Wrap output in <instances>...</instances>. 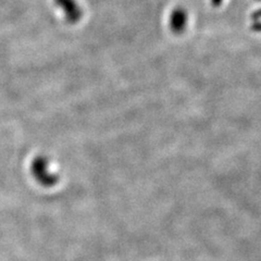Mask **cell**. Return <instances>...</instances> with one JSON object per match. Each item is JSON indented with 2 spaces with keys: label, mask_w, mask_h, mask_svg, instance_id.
Returning <instances> with one entry per match:
<instances>
[{
  "label": "cell",
  "mask_w": 261,
  "mask_h": 261,
  "mask_svg": "<svg viewBox=\"0 0 261 261\" xmlns=\"http://www.w3.org/2000/svg\"><path fill=\"white\" fill-rule=\"evenodd\" d=\"M56 5L64 12L70 22H76L81 18L82 11L75 0H56Z\"/></svg>",
  "instance_id": "6da1fadb"
},
{
  "label": "cell",
  "mask_w": 261,
  "mask_h": 261,
  "mask_svg": "<svg viewBox=\"0 0 261 261\" xmlns=\"http://www.w3.org/2000/svg\"><path fill=\"white\" fill-rule=\"evenodd\" d=\"M187 21V16L184 10L182 9H176L171 15L170 24L171 29L174 32H181L185 28V24Z\"/></svg>",
  "instance_id": "7a4b0ae2"
},
{
  "label": "cell",
  "mask_w": 261,
  "mask_h": 261,
  "mask_svg": "<svg viewBox=\"0 0 261 261\" xmlns=\"http://www.w3.org/2000/svg\"><path fill=\"white\" fill-rule=\"evenodd\" d=\"M221 3H222V0H212V5L213 6H220Z\"/></svg>",
  "instance_id": "3957f363"
}]
</instances>
